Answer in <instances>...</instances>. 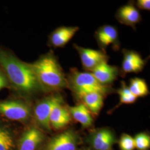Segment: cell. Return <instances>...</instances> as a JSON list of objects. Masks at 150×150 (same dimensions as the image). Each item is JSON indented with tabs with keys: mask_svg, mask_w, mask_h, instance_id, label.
<instances>
[{
	"mask_svg": "<svg viewBox=\"0 0 150 150\" xmlns=\"http://www.w3.org/2000/svg\"><path fill=\"white\" fill-rule=\"evenodd\" d=\"M0 65L15 89L26 96L43 91L31 64L18 59L13 54L0 48Z\"/></svg>",
	"mask_w": 150,
	"mask_h": 150,
	"instance_id": "obj_1",
	"label": "cell"
},
{
	"mask_svg": "<svg viewBox=\"0 0 150 150\" xmlns=\"http://www.w3.org/2000/svg\"><path fill=\"white\" fill-rule=\"evenodd\" d=\"M31 64L43 91H59L67 87V78L52 53L41 56Z\"/></svg>",
	"mask_w": 150,
	"mask_h": 150,
	"instance_id": "obj_2",
	"label": "cell"
},
{
	"mask_svg": "<svg viewBox=\"0 0 150 150\" xmlns=\"http://www.w3.org/2000/svg\"><path fill=\"white\" fill-rule=\"evenodd\" d=\"M67 81V87L77 97L90 92H98L106 96L112 91L109 86L101 84L91 72H80L76 69L71 70Z\"/></svg>",
	"mask_w": 150,
	"mask_h": 150,
	"instance_id": "obj_3",
	"label": "cell"
},
{
	"mask_svg": "<svg viewBox=\"0 0 150 150\" xmlns=\"http://www.w3.org/2000/svg\"><path fill=\"white\" fill-rule=\"evenodd\" d=\"M0 114L8 119L27 121L31 115V110L27 102L21 100L0 101Z\"/></svg>",
	"mask_w": 150,
	"mask_h": 150,
	"instance_id": "obj_4",
	"label": "cell"
},
{
	"mask_svg": "<svg viewBox=\"0 0 150 150\" xmlns=\"http://www.w3.org/2000/svg\"><path fill=\"white\" fill-rule=\"evenodd\" d=\"M79 141L75 131L67 129L50 139L41 150H76Z\"/></svg>",
	"mask_w": 150,
	"mask_h": 150,
	"instance_id": "obj_5",
	"label": "cell"
},
{
	"mask_svg": "<svg viewBox=\"0 0 150 150\" xmlns=\"http://www.w3.org/2000/svg\"><path fill=\"white\" fill-rule=\"evenodd\" d=\"M74 47L77 51L84 70L92 71L103 62L108 61V56L101 50L84 48L75 44Z\"/></svg>",
	"mask_w": 150,
	"mask_h": 150,
	"instance_id": "obj_6",
	"label": "cell"
},
{
	"mask_svg": "<svg viewBox=\"0 0 150 150\" xmlns=\"http://www.w3.org/2000/svg\"><path fill=\"white\" fill-rule=\"evenodd\" d=\"M61 96L59 95H52L46 97L41 100L36 105L34 114L38 124L42 129L51 131V127L50 123V116L52 108L54 103Z\"/></svg>",
	"mask_w": 150,
	"mask_h": 150,
	"instance_id": "obj_7",
	"label": "cell"
},
{
	"mask_svg": "<svg viewBox=\"0 0 150 150\" xmlns=\"http://www.w3.org/2000/svg\"><path fill=\"white\" fill-rule=\"evenodd\" d=\"M95 38L98 45L103 52H105V50L111 45L115 50L119 49L118 31L115 26L107 25L99 27L95 33Z\"/></svg>",
	"mask_w": 150,
	"mask_h": 150,
	"instance_id": "obj_8",
	"label": "cell"
},
{
	"mask_svg": "<svg viewBox=\"0 0 150 150\" xmlns=\"http://www.w3.org/2000/svg\"><path fill=\"white\" fill-rule=\"evenodd\" d=\"M62 101V98L60 97L54 103L50 116V126L56 129L64 128L71 121L69 111L63 105Z\"/></svg>",
	"mask_w": 150,
	"mask_h": 150,
	"instance_id": "obj_9",
	"label": "cell"
},
{
	"mask_svg": "<svg viewBox=\"0 0 150 150\" xmlns=\"http://www.w3.org/2000/svg\"><path fill=\"white\" fill-rule=\"evenodd\" d=\"M108 61L103 62L91 72L94 77L101 84L108 86L117 78L119 69L117 66L108 64Z\"/></svg>",
	"mask_w": 150,
	"mask_h": 150,
	"instance_id": "obj_10",
	"label": "cell"
},
{
	"mask_svg": "<svg viewBox=\"0 0 150 150\" xmlns=\"http://www.w3.org/2000/svg\"><path fill=\"white\" fill-rule=\"evenodd\" d=\"M79 30L77 26H62L56 28L49 37L48 42L55 48L64 47Z\"/></svg>",
	"mask_w": 150,
	"mask_h": 150,
	"instance_id": "obj_11",
	"label": "cell"
},
{
	"mask_svg": "<svg viewBox=\"0 0 150 150\" xmlns=\"http://www.w3.org/2000/svg\"><path fill=\"white\" fill-rule=\"evenodd\" d=\"M116 18L120 23L136 28V25L141 21L139 10L132 4H128L118 8Z\"/></svg>",
	"mask_w": 150,
	"mask_h": 150,
	"instance_id": "obj_12",
	"label": "cell"
},
{
	"mask_svg": "<svg viewBox=\"0 0 150 150\" xmlns=\"http://www.w3.org/2000/svg\"><path fill=\"white\" fill-rule=\"evenodd\" d=\"M122 70L124 74L139 73L144 69L145 61L138 52L127 50H123Z\"/></svg>",
	"mask_w": 150,
	"mask_h": 150,
	"instance_id": "obj_13",
	"label": "cell"
},
{
	"mask_svg": "<svg viewBox=\"0 0 150 150\" xmlns=\"http://www.w3.org/2000/svg\"><path fill=\"white\" fill-rule=\"evenodd\" d=\"M45 135L39 129L32 127L22 134L18 150H36L44 140Z\"/></svg>",
	"mask_w": 150,
	"mask_h": 150,
	"instance_id": "obj_14",
	"label": "cell"
},
{
	"mask_svg": "<svg viewBox=\"0 0 150 150\" xmlns=\"http://www.w3.org/2000/svg\"><path fill=\"white\" fill-rule=\"evenodd\" d=\"M115 141L112 131L107 129L95 132L90 139L91 146L95 150H111Z\"/></svg>",
	"mask_w": 150,
	"mask_h": 150,
	"instance_id": "obj_15",
	"label": "cell"
},
{
	"mask_svg": "<svg viewBox=\"0 0 150 150\" xmlns=\"http://www.w3.org/2000/svg\"><path fill=\"white\" fill-rule=\"evenodd\" d=\"M104 95L98 92H90L83 93L77 97L91 113L98 115L101 110L104 100Z\"/></svg>",
	"mask_w": 150,
	"mask_h": 150,
	"instance_id": "obj_16",
	"label": "cell"
},
{
	"mask_svg": "<svg viewBox=\"0 0 150 150\" xmlns=\"http://www.w3.org/2000/svg\"><path fill=\"white\" fill-rule=\"evenodd\" d=\"M69 111L70 115L83 127L87 128L92 126L93 120L91 112L83 103H80L75 106L70 107Z\"/></svg>",
	"mask_w": 150,
	"mask_h": 150,
	"instance_id": "obj_17",
	"label": "cell"
},
{
	"mask_svg": "<svg viewBox=\"0 0 150 150\" xmlns=\"http://www.w3.org/2000/svg\"><path fill=\"white\" fill-rule=\"evenodd\" d=\"M129 90L136 97H144L149 93L148 86L144 79L140 78L131 79L129 81Z\"/></svg>",
	"mask_w": 150,
	"mask_h": 150,
	"instance_id": "obj_18",
	"label": "cell"
},
{
	"mask_svg": "<svg viewBox=\"0 0 150 150\" xmlns=\"http://www.w3.org/2000/svg\"><path fill=\"white\" fill-rule=\"evenodd\" d=\"M15 142L10 131L0 127V150H13Z\"/></svg>",
	"mask_w": 150,
	"mask_h": 150,
	"instance_id": "obj_19",
	"label": "cell"
},
{
	"mask_svg": "<svg viewBox=\"0 0 150 150\" xmlns=\"http://www.w3.org/2000/svg\"><path fill=\"white\" fill-rule=\"evenodd\" d=\"M120 96V104H131L134 103L137 97L131 92L129 87L127 86L125 82L121 83V88L117 91Z\"/></svg>",
	"mask_w": 150,
	"mask_h": 150,
	"instance_id": "obj_20",
	"label": "cell"
},
{
	"mask_svg": "<svg viewBox=\"0 0 150 150\" xmlns=\"http://www.w3.org/2000/svg\"><path fill=\"white\" fill-rule=\"evenodd\" d=\"M135 148L138 150H147L150 147V137L148 134L141 133L134 138Z\"/></svg>",
	"mask_w": 150,
	"mask_h": 150,
	"instance_id": "obj_21",
	"label": "cell"
},
{
	"mask_svg": "<svg viewBox=\"0 0 150 150\" xmlns=\"http://www.w3.org/2000/svg\"><path fill=\"white\" fill-rule=\"evenodd\" d=\"M121 150H134L135 149L134 139L129 134H123L119 141Z\"/></svg>",
	"mask_w": 150,
	"mask_h": 150,
	"instance_id": "obj_22",
	"label": "cell"
},
{
	"mask_svg": "<svg viewBox=\"0 0 150 150\" xmlns=\"http://www.w3.org/2000/svg\"><path fill=\"white\" fill-rule=\"evenodd\" d=\"M136 6L141 10L150 11V0H138L136 2Z\"/></svg>",
	"mask_w": 150,
	"mask_h": 150,
	"instance_id": "obj_23",
	"label": "cell"
},
{
	"mask_svg": "<svg viewBox=\"0 0 150 150\" xmlns=\"http://www.w3.org/2000/svg\"><path fill=\"white\" fill-rule=\"evenodd\" d=\"M8 85V80L5 75L0 71V90Z\"/></svg>",
	"mask_w": 150,
	"mask_h": 150,
	"instance_id": "obj_24",
	"label": "cell"
}]
</instances>
